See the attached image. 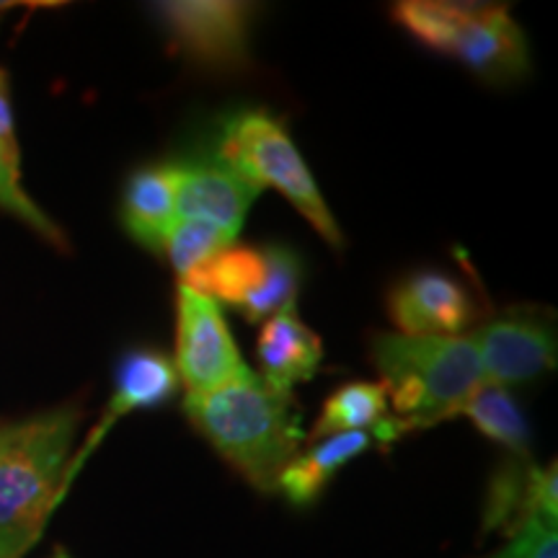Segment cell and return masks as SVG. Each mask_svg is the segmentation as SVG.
<instances>
[{"label": "cell", "instance_id": "5", "mask_svg": "<svg viewBox=\"0 0 558 558\" xmlns=\"http://www.w3.org/2000/svg\"><path fill=\"white\" fill-rule=\"evenodd\" d=\"M222 163L235 169L241 177L254 181L259 190L271 186L282 192L292 207L316 228L320 239H326L333 248H341V230L333 220L316 179L292 143L284 124L271 117L269 111H241L230 117L222 128L220 156Z\"/></svg>", "mask_w": 558, "mask_h": 558}, {"label": "cell", "instance_id": "9", "mask_svg": "<svg viewBox=\"0 0 558 558\" xmlns=\"http://www.w3.org/2000/svg\"><path fill=\"white\" fill-rule=\"evenodd\" d=\"M386 308L403 337H460L478 318L471 290L435 269L414 271L396 282Z\"/></svg>", "mask_w": 558, "mask_h": 558}, {"label": "cell", "instance_id": "24", "mask_svg": "<svg viewBox=\"0 0 558 558\" xmlns=\"http://www.w3.org/2000/svg\"><path fill=\"white\" fill-rule=\"evenodd\" d=\"M50 558H73V556H70V554H68V550H62V548H58V550H54V556H50Z\"/></svg>", "mask_w": 558, "mask_h": 558}, {"label": "cell", "instance_id": "13", "mask_svg": "<svg viewBox=\"0 0 558 558\" xmlns=\"http://www.w3.org/2000/svg\"><path fill=\"white\" fill-rule=\"evenodd\" d=\"M256 354L262 362L259 378L279 393H290L295 383L311 380L318 373L324 344L318 333L298 318L295 305H290L267 318Z\"/></svg>", "mask_w": 558, "mask_h": 558}, {"label": "cell", "instance_id": "3", "mask_svg": "<svg viewBox=\"0 0 558 558\" xmlns=\"http://www.w3.org/2000/svg\"><path fill=\"white\" fill-rule=\"evenodd\" d=\"M373 362L393 403L401 435L450 418L473 390L484 386L471 337H403L375 333Z\"/></svg>", "mask_w": 558, "mask_h": 558}, {"label": "cell", "instance_id": "15", "mask_svg": "<svg viewBox=\"0 0 558 558\" xmlns=\"http://www.w3.org/2000/svg\"><path fill=\"white\" fill-rule=\"evenodd\" d=\"M375 442L386 445L380 424L367 432H347V435L324 437L308 452L292 458V463L277 481V492H282L295 507H308L324 494L333 473L344 469L349 460L367 452Z\"/></svg>", "mask_w": 558, "mask_h": 558}, {"label": "cell", "instance_id": "12", "mask_svg": "<svg viewBox=\"0 0 558 558\" xmlns=\"http://www.w3.org/2000/svg\"><path fill=\"white\" fill-rule=\"evenodd\" d=\"M543 518L556 525L558 518V473L556 465L538 469L530 458L514 456L494 473L484 507V530L514 533L530 518Z\"/></svg>", "mask_w": 558, "mask_h": 558}, {"label": "cell", "instance_id": "8", "mask_svg": "<svg viewBox=\"0 0 558 558\" xmlns=\"http://www.w3.org/2000/svg\"><path fill=\"white\" fill-rule=\"evenodd\" d=\"M484 383L512 388L541 378L556 365V329L546 311L509 308L471 333Z\"/></svg>", "mask_w": 558, "mask_h": 558}, {"label": "cell", "instance_id": "6", "mask_svg": "<svg viewBox=\"0 0 558 558\" xmlns=\"http://www.w3.org/2000/svg\"><path fill=\"white\" fill-rule=\"evenodd\" d=\"M153 11L173 50L194 65L218 73H235L248 65L254 5L235 0H169Z\"/></svg>", "mask_w": 558, "mask_h": 558}, {"label": "cell", "instance_id": "14", "mask_svg": "<svg viewBox=\"0 0 558 558\" xmlns=\"http://www.w3.org/2000/svg\"><path fill=\"white\" fill-rule=\"evenodd\" d=\"M120 218L132 241L160 254L177 222V192L171 163H150L132 171L122 190Z\"/></svg>", "mask_w": 558, "mask_h": 558}, {"label": "cell", "instance_id": "4", "mask_svg": "<svg viewBox=\"0 0 558 558\" xmlns=\"http://www.w3.org/2000/svg\"><path fill=\"white\" fill-rule=\"evenodd\" d=\"M393 19L418 45L448 54L488 83L525 78L530 54L525 34L501 5L403 0Z\"/></svg>", "mask_w": 558, "mask_h": 558}, {"label": "cell", "instance_id": "17", "mask_svg": "<svg viewBox=\"0 0 558 558\" xmlns=\"http://www.w3.org/2000/svg\"><path fill=\"white\" fill-rule=\"evenodd\" d=\"M456 416H465L481 435L505 445L518 458H530L527 418L505 388H494L484 383L460 407H456L450 418Z\"/></svg>", "mask_w": 558, "mask_h": 558}, {"label": "cell", "instance_id": "19", "mask_svg": "<svg viewBox=\"0 0 558 558\" xmlns=\"http://www.w3.org/2000/svg\"><path fill=\"white\" fill-rule=\"evenodd\" d=\"M267 254V275H264L259 290L241 305L243 318L251 324H259L275 316V313L295 305V295L300 288V259L295 251L288 246H264Z\"/></svg>", "mask_w": 558, "mask_h": 558}, {"label": "cell", "instance_id": "11", "mask_svg": "<svg viewBox=\"0 0 558 558\" xmlns=\"http://www.w3.org/2000/svg\"><path fill=\"white\" fill-rule=\"evenodd\" d=\"M177 218L207 220L239 239L262 190L218 158L215 163H171Z\"/></svg>", "mask_w": 558, "mask_h": 558}, {"label": "cell", "instance_id": "20", "mask_svg": "<svg viewBox=\"0 0 558 558\" xmlns=\"http://www.w3.org/2000/svg\"><path fill=\"white\" fill-rule=\"evenodd\" d=\"M233 235L218 226H213V222L177 218L169 239H166L163 251L169 254L171 267L177 269L181 282H184L186 277H192L194 271L213 262L215 256L233 246Z\"/></svg>", "mask_w": 558, "mask_h": 558}, {"label": "cell", "instance_id": "18", "mask_svg": "<svg viewBox=\"0 0 558 558\" xmlns=\"http://www.w3.org/2000/svg\"><path fill=\"white\" fill-rule=\"evenodd\" d=\"M388 416V396L380 383H347L326 399L311 439H324L347 432H367Z\"/></svg>", "mask_w": 558, "mask_h": 558}, {"label": "cell", "instance_id": "7", "mask_svg": "<svg viewBox=\"0 0 558 558\" xmlns=\"http://www.w3.org/2000/svg\"><path fill=\"white\" fill-rule=\"evenodd\" d=\"M177 367L186 396L213 393L228 383L243 378V362L233 333H230L220 303L179 284L177 292Z\"/></svg>", "mask_w": 558, "mask_h": 558}, {"label": "cell", "instance_id": "21", "mask_svg": "<svg viewBox=\"0 0 558 558\" xmlns=\"http://www.w3.org/2000/svg\"><path fill=\"white\" fill-rule=\"evenodd\" d=\"M19 177L21 173L16 160H11L3 150H0V209H5V213L24 222V226H29L39 239L52 243L54 248L68 251L65 233H62L58 222H54L50 215L41 213L37 202H34L29 194L21 190Z\"/></svg>", "mask_w": 558, "mask_h": 558}, {"label": "cell", "instance_id": "25", "mask_svg": "<svg viewBox=\"0 0 558 558\" xmlns=\"http://www.w3.org/2000/svg\"><path fill=\"white\" fill-rule=\"evenodd\" d=\"M16 5H21V3H9V0H5V3H0V11H9V9H16Z\"/></svg>", "mask_w": 558, "mask_h": 558}, {"label": "cell", "instance_id": "10", "mask_svg": "<svg viewBox=\"0 0 558 558\" xmlns=\"http://www.w3.org/2000/svg\"><path fill=\"white\" fill-rule=\"evenodd\" d=\"M179 375L173 362L163 352L156 349H132L124 354L120 365L114 369V393L107 403V411L99 418L94 432H90L86 445L75 458H70L68 469V488L78 471L86 463V458L99 448V442L107 437V432L120 422L122 416L132 414L140 409H158L169 403L179 390Z\"/></svg>", "mask_w": 558, "mask_h": 558}, {"label": "cell", "instance_id": "2", "mask_svg": "<svg viewBox=\"0 0 558 558\" xmlns=\"http://www.w3.org/2000/svg\"><path fill=\"white\" fill-rule=\"evenodd\" d=\"M192 427L251 486L277 492L282 471L300 456L303 427L292 393H279L254 369L213 393L186 396Z\"/></svg>", "mask_w": 558, "mask_h": 558}, {"label": "cell", "instance_id": "1", "mask_svg": "<svg viewBox=\"0 0 558 558\" xmlns=\"http://www.w3.org/2000/svg\"><path fill=\"white\" fill-rule=\"evenodd\" d=\"M81 422V407L65 403L0 427V558L29 554L65 499Z\"/></svg>", "mask_w": 558, "mask_h": 558}, {"label": "cell", "instance_id": "23", "mask_svg": "<svg viewBox=\"0 0 558 558\" xmlns=\"http://www.w3.org/2000/svg\"><path fill=\"white\" fill-rule=\"evenodd\" d=\"M0 150L19 163V143H16V128H13L9 75H5L3 68H0Z\"/></svg>", "mask_w": 558, "mask_h": 558}, {"label": "cell", "instance_id": "22", "mask_svg": "<svg viewBox=\"0 0 558 558\" xmlns=\"http://www.w3.org/2000/svg\"><path fill=\"white\" fill-rule=\"evenodd\" d=\"M488 558H558L556 525L535 514L520 530H514L507 548Z\"/></svg>", "mask_w": 558, "mask_h": 558}, {"label": "cell", "instance_id": "16", "mask_svg": "<svg viewBox=\"0 0 558 558\" xmlns=\"http://www.w3.org/2000/svg\"><path fill=\"white\" fill-rule=\"evenodd\" d=\"M267 275V254L264 246H230L213 262L186 277V288L202 295L213 298L215 303H228L241 308L246 300L259 290L262 279Z\"/></svg>", "mask_w": 558, "mask_h": 558}]
</instances>
